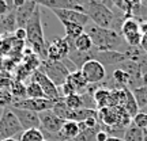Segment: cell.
Instances as JSON below:
<instances>
[{
	"instance_id": "obj_1",
	"label": "cell",
	"mask_w": 147,
	"mask_h": 141,
	"mask_svg": "<svg viewBox=\"0 0 147 141\" xmlns=\"http://www.w3.org/2000/svg\"><path fill=\"white\" fill-rule=\"evenodd\" d=\"M26 42L30 46L33 52L36 53L38 57L42 60L48 58V43L44 37V30H42V22H41V7L37 5L34 14L29 19L26 25Z\"/></svg>"
},
{
	"instance_id": "obj_2",
	"label": "cell",
	"mask_w": 147,
	"mask_h": 141,
	"mask_svg": "<svg viewBox=\"0 0 147 141\" xmlns=\"http://www.w3.org/2000/svg\"><path fill=\"white\" fill-rule=\"evenodd\" d=\"M84 31L87 33L94 43V47L101 52H120L123 46V35L121 33H117L115 30L101 29L90 23L84 27Z\"/></svg>"
},
{
	"instance_id": "obj_3",
	"label": "cell",
	"mask_w": 147,
	"mask_h": 141,
	"mask_svg": "<svg viewBox=\"0 0 147 141\" xmlns=\"http://www.w3.org/2000/svg\"><path fill=\"white\" fill-rule=\"evenodd\" d=\"M84 12L87 14L90 21L93 25L101 27V29H108V30H115L117 27V16H116L115 11L110 10L109 7H106L100 3H93V1H87L83 4Z\"/></svg>"
},
{
	"instance_id": "obj_4",
	"label": "cell",
	"mask_w": 147,
	"mask_h": 141,
	"mask_svg": "<svg viewBox=\"0 0 147 141\" xmlns=\"http://www.w3.org/2000/svg\"><path fill=\"white\" fill-rule=\"evenodd\" d=\"M40 71L45 73L57 87L63 86L68 79L71 71L63 61H52V60H42L40 65Z\"/></svg>"
},
{
	"instance_id": "obj_5",
	"label": "cell",
	"mask_w": 147,
	"mask_h": 141,
	"mask_svg": "<svg viewBox=\"0 0 147 141\" xmlns=\"http://www.w3.org/2000/svg\"><path fill=\"white\" fill-rule=\"evenodd\" d=\"M23 133L19 121L16 120L14 113L8 107L3 109V113L0 115V141L7 140V138H14Z\"/></svg>"
},
{
	"instance_id": "obj_6",
	"label": "cell",
	"mask_w": 147,
	"mask_h": 141,
	"mask_svg": "<svg viewBox=\"0 0 147 141\" xmlns=\"http://www.w3.org/2000/svg\"><path fill=\"white\" fill-rule=\"evenodd\" d=\"M40 124H41V129L44 136L45 137H52L53 140H57V134L61 130L64 122L65 121L61 120L60 117L53 113L52 110H48V111H42L40 113Z\"/></svg>"
},
{
	"instance_id": "obj_7",
	"label": "cell",
	"mask_w": 147,
	"mask_h": 141,
	"mask_svg": "<svg viewBox=\"0 0 147 141\" xmlns=\"http://www.w3.org/2000/svg\"><path fill=\"white\" fill-rule=\"evenodd\" d=\"M79 71L83 75L87 84H101L108 78L106 68L97 60H89L87 63L83 64V67Z\"/></svg>"
},
{
	"instance_id": "obj_8",
	"label": "cell",
	"mask_w": 147,
	"mask_h": 141,
	"mask_svg": "<svg viewBox=\"0 0 147 141\" xmlns=\"http://www.w3.org/2000/svg\"><path fill=\"white\" fill-rule=\"evenodd\" d=\"M30 80H33V82H36V83H38L41 86V88H42V91H44L47 99L55 100V102L59 99H61V98H60V94H59V87L53 83L51 79L48 78L45 73H42L40 69H37V71H34V72L32 73Z\"/></svg>"
},
{
	"instance_id": "obj_9",
	"label": "cell",
	"mask_w": 147,
	"mask_h": 141,
	"mask_svg": "<svg viewBox=\"0 0 147 141\" xmlns=\"http://www.w3.org/2000/svg\"><path fill=\"white\" fill-rule=\"evenodd\" d=\"M8 109L14 113V115L16 117V120L19 121V124H21L23 130L40 129L41 128L38 113H34V111H30V110H26V109H18V107H14V106H10Z\"/></svg>"
},
{
	"instance_id": "obj_10",
	"label": "cell",
	"mask_w": 147,
	"mask_h": 141,
	"mask_svg": "<svg viewBox=\"0 0 147 141\" xmlns=\"http://www.w3.org/2000/svg\"><path fill=\"white\" fill-rule=\"evenodd\" d=\"M40 7H47L49 10H75L84 12L83 3L79 0H30ZM86 14V12H84Z\"/></svg>"
},
{
	"instance_id": "obj_11",
	"label": "cell",
	"mask_w": 147,
	"mask_h": 141,
	"mask_svg": "<svg viewBox=\"0 0 147 141\" xmlns=\"http://www.w3.org/2000/svg\"><path fill=\"white\" fill-rule=\"evenodd\" d=\"M53 105H55V100L47 99V98H42V99H26L23 100H18V102H14L11 106L14 107H18V109H26L30 110V111H34V113H42V111H48V110H52Z\"/></svg>"
},
{
	"instance_id": "obj_12",
	"label": "cell",
	"mask_w": 147,
	"mask_h": 141,
	"mask_svg": "<svg viewBox=\"0 0 147 141\" xmlns=\"http://www.w3.org/2000/svg\"><path fill=\"white\" fill-rule=\"evenodd\" d=\"M53 14L56 15L59 21L61 22H69V23H76L80 26L86 27L87 25L91 23L90 18L87 16V14L80 12V11H75V10H53Z\"/></svg>"
},
{
	"instance_id": "obj_13",
	"label": "cell",
	"mask_w": 147,
	"mask_h": 141,
	"mask_svg": "<svg viewBox=\"0 0 147 141\" xmlns=\"http://www.w3.org/2000/svg\"><path fill=\"white\" fill-rule=\"evenodd\" d=\"M69 53V45L65 38H56L53 42L48 43V58L52 61H61L67 58Z\"/></svg>"
},
{
	"instance_id": "obj_14",
	"label": "cell",
	"mask_w": 147,
	"mask_h": 141,
	"mask_svg": "<svg viewBox=\"0 0 147 141\" xmlns=\"http://www.w3.org/2000/svg\"><path fill=\"white\" fill-rule=\"evenodd\" d=\"M36 8H37L36 3L27 0L26 4L22 5L21 8L15 10V18H16V25H18V27H22V29L26 27L27 22H29V19H30L32 15L34 14Z\"/></svg>"
},
{
	"instance_id": "obj_15",
	"label": "cell",
	"mask_w": 147,
	"mask_h": 141,
	"mask_svg": "<svg viewBox=\"0 0 147 141\" xmlns=\"http://www.w3.org/2000/svg\"><path fill=\"white\" fill-rule=\"evenodd\" d=\"M120 107H123V109L125 110L131 118H134V117L139 113V107H138L136 100H135L134 95H132L131 88H128V87H124V88H123V99H121Z\"/></svg>"
},
{
	"instance_id": "obj_16",
	"label": "cell",
	"mask_w": 147,
	"mask_h": 141,
	"mask_svg": "<svg viewBox=\"0 0 147 141\" xmlns=\"http://www.w3.org/2000/svg\"><path fill=\"white\" fill-rule=\"evenodd\" d=\"M16 29H18V25H16L15 11H10L7 15L0 16V35L1 37L14 34Z\"/></svg>"
},
{
	"instance_id": "obj_17",
	"label": "cell",
	"mask_w": 147,
	"mask_h": 141,
	"mask_svg": "<svg viewBox=\"0 0 147 141\" xmlns=\"http://www.w3.org/2000/svg\"><path fill=\"white\" fill-rule=\"evenodd\" d=\"M79 134V126L78 122L74 121H65L61 130L59 132L57 140L59 141H71Z\"/></svg>"
},
{
	"instance_id": "obj_18",
	"label": "cell",
	"mask_w": 147,
	"mask_h": 141,
	"mask_svg": "<svg viewBox=\"0 0 147 141\" xmlns=\"http://www.w3.org/2000/svg\"><path fill=\"white\" fill-rule=\"evenodd\" d=\"M67 82L75 88V92L79 95H83L86 92V90H87V86H89L87 82L84 80L83 75L80 73V71H74V72L69 73Z\"/></svg>"
},
{
	"instance_id": "obj_19",
	"label": "cell",
	"mask_w": 147,
	"mask_h": 141,
	"mask_svg": "<svg viewBox=\"0 0 147 141\" xmlns=\"http://www.w3.org/2000/svg\"><path fill=\"white\" fill-rule=\"evenodd\" d=\"M120 31H121L123 38L134 35V34H138V33H140V23L134 16H127V18H124V21L121 23Z\"/></svg>"
},
{
	"instance_id": "obj_20",
	"label": "cell",
	"mask_w": 147,
	"mask_h": 141,
	"mask_svg": "<svg viewBox=\"0 0 147 141\" xmlns=\"http://www.w3.org/2000/svg\"><path fill=\"white\" fill-rule=\"evenodd\" d=\"M74 46H75V49L80 53H89L90 50H93L94 43H93L91 37L84 31L82 35H79L78 38L74 39Z\"/></svg>"
},
{
	"instance_id": "obj_21",
	"label": "cell",
	"mask_w": 147,
	"mask_h": 141,
	"mask_svg": "<svg viewBox=\"0 0 147 141\" xmlns=\"http://www.w3.org/2000/svg\"><path fill=\"white\" fill-rule=\"evenodd\" d=\"M109 95H110V90L105 88L102 84L95 90L94 94H93V99H94V103H95V106H97V110H100V109H102V107H106V106H108Z\"/></svg>"
},
{
	"instance_id": "obj_22",
	"label": "cell",
	"mask_w": 147,
	"mask_h": 141,
	"mask_svg": "<svg viewBox=\"0 0 147 141\" xmlns=\"http://www.w3.org/2000/svg\"><path fill=\"white\" fill-rule=\"evenodd\" d=\"M8 91L11 92L12 98H14V102H18V100H23L26 99V84L23 82H19V80H14L11 82V86Z\"/></svg>"
},
{
	"instance_id": "obj_23",
	"label": "cell",
	"mask_w": 147,
	"mask_h": 141,
	"mask_svg": "<svg viewBox=\"0 0 147 141\" xmlns=\"http://www.w3.org/2000/svg\"><path fill=\"white\" fill-rule=\"evenodd\" d=\"M146 138V133L143 129L135 126L134 124L128 126L125 129V133H124V137L123 140L124 141H144Z\"/></svg>"
},
{
	"instance_id": "obj_24",
	"label": "cell",
	"mask_w": 147,
	"mask_h": 141,
	"mask_svg": "<svg viewBox=\"0 0 147 141\" xmlns=\"http://www.w3.org/2000/svg\"><path fill=\"white\" fill-rule=\"evenodd\" d=\"M64 27V33H65V38L69 39H75L79 35H82L84 33V27L76 23H69V22H63L61 23Z\"/></svg>"
},
{
	"instance_id": "obj_25",
	"label": "cell",
	"mask_w": 147,
	"mask_h": 141,
	"mask_svg": "<svg viewBox=\"0 0 147 141\" xmlns=\"http://www.w3.org/2000/svg\"><path fill=\"white\" fill-rule=\"evenodd\" d=\"M131 91H132V95H134L135 100H136L139 110L146 107L147 106V87L146 86H139V87L131 88Z\"/></svg>"
},
{
	"instance_id": "obj_26",
	"label": "cell",
	"mask_w": 147,
	"mask_h": 141,
	"mask_svg": "<svg viewBox=\"0 0 147 141\" xmlns=\"http://www.w3.org/2000/svg\"><path fill=\"white\" fill-rule=\"evenodd\" d=\"M26 96L29 99H42V98H45V94L40 84L30 80L26 86Z\"/></svg>"
},
{
	"instance_id": "obj_27",
	"label": "cell",
	"mask_w": 147,
	"mask_h": 141,
	"mask_svg": "<svg viewBox=\"0 0 147 141\" xmlns=\"http://www.w3.org/2000/svg\"><path fill=\"white\" fill-rule=\"evenodd\" d=\"M19 141H45V136L41 129H29L23 130L19 137Z\"/></svg>"
},
{
	"instance_id": "obj_28",
	"label": "cell",
	"mask_w": 147,
	"mask_h": 141,
	"mask_svg": "<svg viewBox=\"0 0 147 141\" xmlns=\"http://www.w3.org/2000/svg\"><path fill=\"white\" fill-rule=\"evenodd\" d=\"M64 103L71 110H79L84 107L83 98H82V95H79V94H74V95L67 96V98H64Z\"/></svg>"
},
{
	"instance_id": "obj_29",
	"label": "cell",
	"mask_w": 147,
	"mask_h": 141,
	"mask_svg": "<svg viewBox=\"0 0 147 141\" xmlns=\"http://www.w3.org/2000/svg\"><path fill=\"white\" fill-rule=\"evenodd\" d=\"M98 130H101V124L95 129H86V130L80 132L78 136L71 141H95V134Z\"/></svg>"
},
{
	"instance_id": "obj_30",
	"label": "cell",
	"mask_w": 147,
	"mask_h": 141,
	"mask_svg": "<svg viewBox=\"0 0 147 141\" xmlns=\"http://www.w3.org/2000/svg\"><path fill=\"white\" fill-rule=\"evenodd\" d=\"M14 103V98L8 90H0V107H10Z\"/></svg>"
},
{
	"instance_id": "obj_31",
	"label": "cell",
	"mask_w": 147,
	"mask_h": 141,
	"mask_svg": "<svg viewBox=\"0 0 147 141\" xmlns=\"http://www.w3.org/2000/svg\"><path fill=\"white\" fill-rule=\"evenodd\" d=\"M132 124L138 128H140L143 130H146L147 129V114L146 113H142V111H139L134 118H132Z\"/></svg>"
},
{
	"instance_id": "obj_32",
	"label": "cell",
	"mask_w": 147,
	"mask_h": 141,
	"mask_svg": "<svg viewBox=\"0 0 147 141\" xmlns=\"http://www.w3.org/2000/svg\"><path fill=\"white\" fill-rule=\"evenodd\" d=\"M14 38H15L16 41H23V42H26V29H22V27H18L15 31H14Z\"/></svg>"
},
{
	"instance_id": "obj_33",
	"label": "cell",
	"mask_w": 147,
	"mask_h": 141,
	"mask_svg": "<svg viewBox=\"0 0 147 141\" xmlns=\"http://www.w3.org/2000/svg\"><path fill=\"white\" fill-rule=\"evenodd\" d=\"M10 11H12V10L10 8V5L7 4V1L5 0H0V16L7 15Z\"/></svg>"
},
{
	"instance_id": "obj_34",
	"label": "cell",
	"mask_w": 147,
	"mask_h": 141,
	"mask_svg": "<svg viewBox=\"0 0 147 141\" xmlns=\"http://www.w3.org/2000/svg\"><path fill=\"white\" fill-rule=\"evenodd\" d=\"M109 138L108 136V133L105 130H102V128H101V130L97 132V134H95V141H106Z\"/></svg>"
},
{
	"instance_id": "obj_35",
	"label": "cell",
	"mask_w": 147,
	"mask_h": 141,
	"mask_svg": "<svg viewBox=\"0 0 147 141\" xmlns=\"http://www.w3.org/2000/svg\"><path fill=\"white\" fill-rule=\"evenodd\" d=\"M139 46H140V49L147 54V35L142 37V41H140V45H139Z\"/></svg>"
},
{
	"instance_id": "obj_36",
	"label": "cell",
	"mask_w": 147,
	"mask_h": 141,
	"mask_svg": "<svg viewBox=\"0 0 147 141\" xmlns=\"http://www.w3.org/2000/svg\"><path fill=\"white\" fill-rule=\"evenodd\" d=\"M140 33H142V35H147V22L140 23Z\"/></svg>"
},
{
	"instance_id": "obj_37",
	"label": "cell",
	"mask_w": 147,
	"mask_h": 141,
	"mask_svg": "<svg viewBox=\"0 0 147 141\" xmlns=\"http://www.w3.org/2000/svg\"><path fill=\"white\" fill-rule=\"evenodd\" d=\"M106 141H124L123 138H116V137H109Z\"/></svg>"
},
{
	"instance_id": "obj_38",
	"label": "cell",
	"mask_w": 147,
	"mask_h": 141,
	"mask_svg": "<svg viewBox=\"0 0 147 141\" xmlns=\"http://www.w3.org/2000/svg\"><path fill=\"white\" fill-rule=\"evenodd\" d=\"M3 141H19V138L14 137V138H7V140H3Z\"/></svg>"
},
{
	"instance_id": "obj_39",
	"label": "cell",
	"mask_w": 147,
	"mask_h": 141,
	"mask_svg": "<svg viewBox=\"0 0 147 141\" xmlns=\"http://www.w3.org/2000/svg\"><path fill=\"white\" fill-rule=\"evenodd\" d=\"M1 41H3V37L0 35V45H1Z\"/></svg>"
},
{
	"instance_id": "obj_40",
	"label": "cell",
	"mask_w": 147,
	"mask_h": 141,
	"mask_svg": "<svg viewBox=\"0 0 147 141\" xmlns=\"http://www.w3.org/2000/svg\"><path fill=\"white\" fill-rule=\"evenodd\" d=\"M144 133H146V137H147V129H146V130H144Z\"/></svg>"
},
{
	"instance_id": "obj_41",
	"label": "cell",
	"mask_w": 147,
	"mask_h": 141,
	"mask_svg": "<svg viewBox=\"0 0 147 141\" xmlns=\"http://www.w3.org/2000/svg\"><path fill=\"white\" fill-rule=\"evenodd\" d=\"M45 141H48V140H45Z\"/></svg>"
},
{
	"instance_id": "obj_42",
	"label": "cell",
	"mask_w": 147,
	"mask_h": 141,
	"mask_svg": "<svg viewBox=\"0 0 147 141\" xmlns=\"http://www.w3.org/2000/svg\"><path fill=\"white\" fill-rule=\"evenodd\" d=\"M79 1H80V0H79Z\"/></svg>"
}]
</instances>
